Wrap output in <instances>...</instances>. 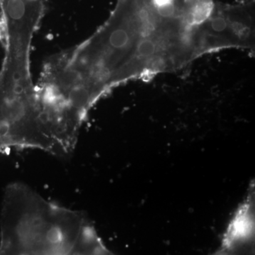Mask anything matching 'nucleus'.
Here are the masks:
<instances>
[{"instance_id": "obj_1", "label": "nucleus", "mask_w": 255, "mask_h": 255, "mask_svg": "<svg viewBox=\"0 0 255 255\" xmlns=\"http://www.w3.org/2000/svg\"><path fill=\"white\" fill-rule=\"evenodd\" d=\"M110 254L85 214L46 200L23 183L6 187L0 255Z\"/></svg>"}, {"instance_id": "obj_2", "label": "nucleus", "mask_w": 255, "mask_h": 255, "mask_svg": "<svg viewBox=\"0 0 255 255\" xmlns=\"http://www.w3.org/2000/svg\"><path fill=\"white\" fill-rule=\"evenodd\" d=\"M255 231V185L253 179L248 196L236 209L223 234L221 247L216 255H236L253 251Z\"/></svg>"}]
</instances>
